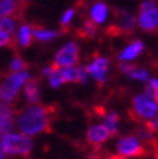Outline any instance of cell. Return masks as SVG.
I'll return each instance as SVG.
<instances>
[{"label":"cell","instance_id":"6da1fadb","mask_svg":"<svg viewBox=\"0 0 158 159\" xmlns=\"http://www.w3.org/2000/svg\"><path fill=\"white\" fill-rule=\"evenodd\" d=\"M51 124V112L43 104H27L16 114L14 129L33 138L47 132Z\"/></svg>","mask_w":158,"mask_h":159},{"label":"cell","instance_id":"7a4b0ae2","mask_svg":"<svg viewBox=\"0 0 158 159\" xmlns=\"http://www.w3.org/2000/svg\"><path fill=\"white\" fill-rule=\"evenodd\" d=\"M34 149L33 138L19 132L12 131L0 136V151L7 156L13 158H27Z\"/></svg>","mask_w":158,"mask_h":159},{"label":"cell","instance_id":"3957f363","mask_svg":"<svg viewBox=\"0 0 158 159\" xmlns=\"http://www.w3.org/2000/svg\"><path fill=\"white\" fill-rule=\"evenodd\" d=\"M29 78V71H19V73L10 71L9 74H6L0 80V102H6L12 105L17 99L20 91L23 89L24 84Z\"/></svg>","mask_w":158,"mask_h":159},{"label":"cell","instance_id":"277c9868","mask_svg":"<svg viewBox=\"0 0 158 159\" xmlns=\"http://www.w3.org/2000/svg\"><path fill=\"white\" fill-rule=\"evenodd\" d=\"M131 114L141 122H148L158 115V101L147 91L137 94L132 98Z\"/></svg>","mask_w":158,"mask_h":159},{"label":"cell","instance_id":"5b68a950","mask_svg":"<svg viewBox=\"0 0 158 159\" xmlns=\"http://www.w3.org/2000/svg\"><path fill=\"white\" fill-rule=\"evenodd\" d=\"M115 152L121 158H138L145 153V142L141 141L135 134L122 135L115 142Z\"/></svg>","mask_w":158,"mask_h":159},{"label":"cell","instance_id":"8992f818","mask_svg":"<svg viewBox=\"0 0 158 159\" xmlns=\"http://www.w3.org/2000/svg\"><path fill=\"white\" fill-rule=\"evenodd\" d=\"M137 24L141 30L155 33L158 31V3L157 0H144L140 4Z\"/></svg>","mask_w":158,"mask_h":159},{"label":"cell","instance_id":"52a82bcc","mask_svg":"<svg viewBox=\"0 0 158 159\" xmlns=\"http://www.w3.org/2000/svg\"><path fill=\"white\" fill-rule=\"evenodd\" d=\"M80 61V48L77 43L69 41L56 53L53 66L57 68H64V67H74Z\"/></svg>","mask_w":158,"mask_h":159},{"label":"cell","instance_id":"ba28073f","mask_svg":"<svg viewBox=\"0 0 158 159\" xmlns=\"http://www.w3.org/2000/svg\"><path fill=\"white\" fill-rule=\"evenodd\" d=\"M137 26V19L127 10H114V24L108 31H114L118 34H131Z\"/></svg>","mask_w":158,"mask_h":159},{"label":"cell","instance_id":"9c48e42d","mask_svg":"<svg viewBox=\"0 0 158 159\" xmlns=\"http://www.w3.org/2000/svg\"><path fill=\"white\" fill-rule=\"evenodd\" d=\"M108 68H110V60L104 56L96 57V58L86 67L89 77H93V80H94L97 84H100V85H103V84L107 81Z\"/></svg>","mask_w":158,"mask_h":159},{"label":"cell","instance_id":"30bf717a","mask_svg":"<svg viewBox=\"0 0 158 159\" xmlns=\"http://www.w3.org/2000/svg\"><path fill=\"white\" fill-rule=\"evenodd\" d=\"M111 136H113L111 132L107 129V126H105L103 122L91 124V125L89 126V129H87V132H86V139L91 146L104 145Z\"/></svg>","mask_w":158,"mask_h":159},{"label":"cell","instance_id":"8fae6325","mask_svg":"<svg viewBox=\"0 0 158 159\" xmlns=\"http://www.w3.org/2000/svg\"><path fill=\"white\" fill-rule=\"evenodd\" d=\"M60 70L63 83H76V84H87L89 74L86 67H64Z\"/></svg>","mask_w":158,"mask_h":159},{"label":"cell","instance_id":"7c38bea8","mask_svg":"<svg viewBox=\"0 0 158 159\" xmlns=\"http://www.w3.org/2000/svg\"><path fill=\"white\" fill-rule=\"evenodd\" d=\"M16 111L10 104L0 102V136L14 131Z\"/></svg>","mask_w":158,"mask_h":159},{"label":"cell","instance_id":"4fadbf2b","mask_svg":"<svg viewBox=\"0 0 158 159\" xmlns=\"http://www.w3.org/2000/svg\"><path fill=\"white\" fill-rule=\"evenodd\" d=\"M24 98L29 104H40V99H41V89H40V84L37 80L31 78L29 80L24 84Z\"/></svg>","mask_w":158,"mask_h":159},{"label":"cell","instance_id":"5bb4252c","mask_svg":"<svg viewBox=\"0 0 158 159\" xmlns=\"http://www.w3.org/2000/svg\"><path fill=\"white\" fill-rule=\"evenodd\" d=\"M142 50H144V43L141 40H134L118 54V60L122 63H128V61L134 60L135 57H138L142 53Z\"/></svg>","mask_w":158,"mask_h":159},{"label":"cell","instance_id":"9a60e30c","mask_svg":"<svg viewBox=\"0 0 158 159\" xmlns=\"http://www.w3.org/2000/svg\"><path fill=\"white\" fill-rule=\"evenodd\" d=\"M120 71L124 73L125 75L128 77L130 80H132V81H148L150 80V73L145 68L130 66V64H127V63L120 66Z\"/></svg>","mask_w":158,"mask_h":159},{"label":"cell","instance_id":"2e32d148","mask_svg":"<svg viewBox=\"0 0 158 159\" xmlns=\"http://www.w3.org/2000/svg\"><path fill=\"white\" fill-rule=\"evenodd\" d=\"M107 17H108V6L104 2H96L90 7V20H93L97 26L105 23Z\"/></svg>","mask_w":158,"mask_h":159},{"label":"cell","instance_id":"e0dca14e","mask_svg":"<svg viewBox=\"0 0 158 159\" xmlns=\"http://www.w3.org/2000/svg\"><path fill=\"white\" fill-rule=\"evenodd\" d=\"M63 33H64L63 30H50V29H44L41 26H33V39H36L40 43L51 41V40L60 37Z\"/></svg>","mask_w":158,"mask_h":159},{"label":"cell","instance_id":"ac0fdd59","mask_svg":"<svg viewBox=\"0 0 158 159\" xmlns=\"http://www.w3.org/2000/svg\"><path fill=\"white\" fill-rule=\"evenodd\" d=\"M31 41H33V26H30V24H22L16 34L17 46H19L20 48H27V47H30Z\"/></svg>","mask_w":158,"mask_h":159},{"label":"cell","instance_id":"d6986e66","mask_svg":"<svg viewBox=\"0 0 158 159\" xmlns=\"http://www.w3.org/2000/svg\"><path fill=\"white\" fill-rule=\"evenodd\" d=\"M41 75L44 78H47L49 81V85L51 88H60L63 85V80H61V75H60V70L54 66H49V67H44L41 70Z\"/></svg>","mask_w":158,"mask_h":159},{"label":"cell","instance_id":"ffe728a7","mask_svg":"<svg viewBox=\"0 0 158 159\" xmlns=\"http://www.w3.org/2000/svg\"><path fill=\"white\" fill-rule=\"evenodd\" d=\"M22 9L19 0H0V17H10Z\"/></svg>","mask_w":158,"mask_h":159},{"label":"cell","instance_id":"44dd1931","mask_svg":"<svg viewBox=\"0 0 158 159\" xmlns=\"http://www.w3.org/2000/svg\"><path fill=\"white\" fill-rule=\"evenodd\" d=\"M103 124L107 126V129L111 132V135H114V134L118 132L120 129V115L117 112H114V111H110V112H107L104 115Z\"/></svg>","mask_w":158,"mask_h":159},{"label":"cell","instance_id":"7402d4cb","mask_svg":"<svg viewBox=\"0 0 158 159\" xmlns=\"http://www.w3.org/2000/svg\"><path fill=\"white\" fill-rule=\"evenodd\" d=\"M97 33V24L90 19H86L83 26L77 30V36L81 39H93Z\"/></svg>","mask_w":158,"mask_h":159},{"label":"cell","instance_id":"603a6c76","mask_svg":"<svg viewBox=\"0 0 158 159\" xmlns=\"http://www.w3.org/2000/svg\"><path fill=\"white\" fill-rule=\"evenodd\" d=\"M14 27H16V20L12 17H0V31L6 34H13Z\"/></svg>","mask_w":158,"mask_h":159},{"label":"cell","instance_id":"cb8c5ba5","mask_svg":"<svg viewBox=\"0 0 158 159\" xmlns=\"http://www.w3.org/2000/svg\"><path fill=\"white\" fill-rule=\"evenodd\" d=\"M74 16H76V9H67L66 11L63 13L61 19H60V24H61V27H63V31H67V29H69L70 23L73 21Z\"/></svg>","mask_w":158,"mask_h":159},{"label":"cell","instance_id":"d4e9b609","mask_svg":"<svg viewBox=\"0 0 158 159\" xmlns=\"http://www.w3.org/2000/svg\"><path fill=\"white\" fill-rule=\"evenodd\" d=\"M29 67V64L24 61L23 58H20V57H14L12 61H10V71L12 73H19V71H26V68Z\"/></svg>","mask_w":158,"mask_h":159},{"label":"cell","instance_id":"484cf974","mask_svg":"<svg viewBox=\"0 0 158 159\" xmlns=\"http://www.w3.org/2000/svg\"><path fill=\"white\" fill-rule=\"evenodd\" d=\"M145 91L148 94H151V95L158 101V78H150L148 81H147Z\"/></svg>","mask_w":158,"mask_h":159},{"label":"cell","instance_id":"4316f807","mask_svg":"<svg viewBox=\"0 0 158 159\" xmlns=\"http://www.w3.org/2000/svg\"><path fill=\"white\" fill-rule=\"evenodd\" d=\"M135 135L138 136L141 141H144L145 142V141H151L152 136H154V134L147 128V125H144V126H140V128L137 129V134H135Z\"/></svg>","mask_w":158,"mask_h":159},{"label":"cell","instance_id":"83f0119b","mask_svg":"<svg viewBox=\"0 0 158 159\" xmlns=\"http://www.w3.org/2000/svg\"><path fill=\"white\" fill-rule=\"evenodd\" d=\"M13 43L14 41L10 34H6V33H3V31H0V47H9Z\"/></svg>","mask_w":158,"mask_h":159},{"label":"cell","instance_id":"f1b7e54d","mask_svg":"<svg viewBox=\"0 0 158 159\" xmlns=\"http://www.w3.org/2000/svg\"><path fill=\"white\" fill-rule=\"evenodd\" d=\"M145 125H147V128H148L152 134H158V115L155 116V118H152L151 121L145 122Z\"/></svg>","mask_w":158,"mask_h":159},{"label":"cell","instance_id":"f546056e","mask_svg":"<svg viewBox=\"0 0 158 159\" xmlns=\"http://www.w3.org/2000/svg\"><path fill=\"white\" fill-rule=\"evenodd\" d=\"M29 2H30V0H19V3H20V6H22V7L26 6V4L29 3Z\"/></svg>","mask_w":158,"mask_h":159},{"label":"cell","instance_id":"4dcf8cb0","mask_svg":"<svg viewBox=\"0 0 158 159\" xmlns=\"http://www.w3.org/2000/svg\"><path fill=\"white\" fill-rule=\"evenodd\" d=\"M0 159H6V155H4L2 151H0Z\"/></svg>","mask_w":158,"mask_h":159},{"label":"cell","instance_id":"1f68e13d","mask_svg":"<svg viewBox=\"0 0 158 159\" xmlns=\"http://www.w3.org/2000/svg\"><path fill=\"white\" fill-rule=\"evenodd\" d=\"M110 159H127V158H121V156H113V158Z\"/></svg>","mask_w":158,"mask_h":159},{"label":"cell","instance_id":"d6a6232c","mask_svg":"<svg viewBox=\"0 0 158 159\" xmlns=\"http://www.w3.org/2000/svg\"><path fill=\"white\" fill-rule=\"evenodd\" d=\"M152 159H158V155H157V156H154V158H152Z\"/></svg>","mask_w":158,"mask_h":159},{"label":"cell","instance_id":"836d02e7","mask_svg":"<svg viewBox=\"0 0 158 159\" xmlns=\"http://www.w3.org/2000/svg\"><path fill=\"white\" fill-rule=\"evenodd\" d=\"M157 153H158V142H157Z\"/></svg>","mask_w":158,"mask_h":159}]
</instances>
